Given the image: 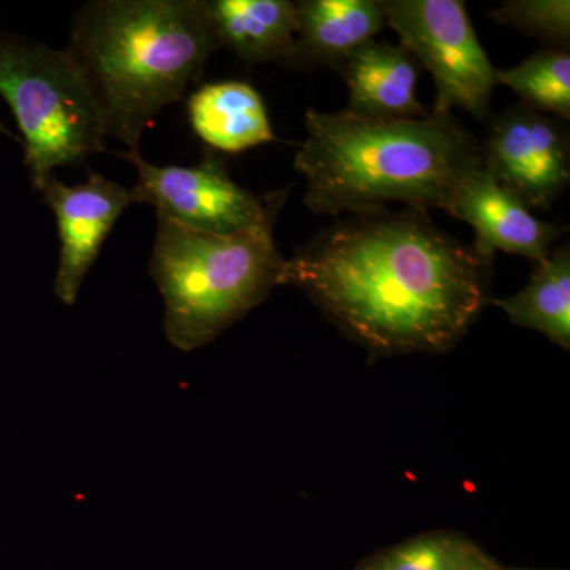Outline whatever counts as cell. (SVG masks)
<instances>
[{"label": "cell", "mask_w": 570, "mask_h": 570, "mask_svg": "<svg viewBox=\"0 0 570 570\" xmlns=\"http://www.w3.org/2000/svg\"><path fill=\"white\" fill-rule=\"evenodd\" d=\"M491 262L441 230L428 212L341 216L285 258L281 285L302 288L373 354H439L489 303Z\"/></svg>", "instance_id": "cell-1"}, {"label": "cell", "mask_w": 570, "mask_h": 570, "mask_svg": "<svg viewBox=\"0 0 570 570\" xmlns=\"http://www.w3.org/2000/svg\"><path fill=\"white\" fill-rule=\"evenodd\" d=\"M305 127L294 164L307 209L321 216L390 204L448 212L460 183L482 168L478 138L452 115L371 119L307 110Z\"/></svg>", "instance_id": "cell-2"}, {"label": "cell", "mask_w": 570, "mask_h": 570, "mask_svg": "<svg viewBox=\"0 0 570 570\" xmlns=\"http://www.w3.org/2000/svg\"><path fill=\"white\" fill-rule=\"evenodd\" d=\"M217 48L205 0H97L78 11L66 50L108 137L140 151L145 130L183 99Z\"/></svg>", "instance_id": "cell-3"}, {"label": "cell", "mask_w": 570, "mask_h": 570, "mask_svg": "<svg viewBox=\"0 0 570 570\" xmlns=\"http://www.w3.org/2000/svg\"><path fill=\"white\" fill-rule=\"evenodd\" d=\"M156 217L149 273L164 299L165 336L178 351L213 343L281 285L275 224L216 235Z\"/></svg>", "instance_id": "cell-4"}, {"label": "cell", "mask_w": 570, "mask_h": 570, "mask_svg": "<svg viewBox=\"0 0 570 570\" xmlns=\"http://www.w3.org/2000/svg\"><path fill=\"white\" fill-rule=\"evenodd\" d=\"M0 97L13 112L39 193L56 168L107 149L102 116L67 50L0 31Z\"/></svg>", "instance_id": "cell-5"}, {"label": "cell", "mask_w": 570, "mask_h": 570, "mask_svg": "<svg viewBox=\"0 0 570 570\" xmlns=\"http://www.w3.org/2000/svg\"><path fill=\"white\" fill-rule=\"evenodd\" d=\"M385 21L436 88L433 115L453 108L485 121L497 70L461 0H382Z\"/></svg>", "instance_id": "cell-6"}, {"label": "cell", "mask_w": 570, "mask_h": 570, "mask_svg": "<svg viewBox=\"0 0 570 570\" xmlns=\"http://www.w3.org/2000/svg\"><path fill=\"white\" fill-rule=\"evenodd\" d=\"M137 171L132 204L156 208L184 227L206 234L230 235L275 224L276 198H261L239 186L213 156L193 167L154 165L140 151H119Z\"/></svg>", "instance_id": "cell-7"}, {"label": "cell", "mask_w": 570, "mask_h": 570, "mask_svg": "<svg viewBox=\"0 0 570 570\" xmlns=\"http://www.w3.org/2000/svg\"><path fill=\"white\" fill-rule=\"evenodd\" d=\"M480 149L483 170L531 209H549L569 186L568 130L527 105L494 116Z\"/></svg>", "instance_id": "cell-8"}, {"label": "cell", "mask_w": 570, "mask_h": 570, "mask_svg": "<svg viewBox=\"0 0 570 570\" xmlns=\"http://www.w3.org/2000/svg\"><path fill=\"white\" fill-rule=\"evenodd\" d=\"M40 194L56 216L61 242L52 291L62 305L71 306L112 227L132 205V195L122 184L97 171H89L85 183L71 186L51 176Z\"/></svg>", "instance_id": "cell-9"}, {"label": "cell", "mask_w": 570, "mask_h": 570, "mask_svg": "<svg viewBox=\"0 0 570 570\" xmlns=\"http://www.w3.org/2000/svg\"><path fill=\"white\" fill-rule=\"evenodd\" d=\"M445 213L474 228L472 246L490 262L502 250L542 264L553 250L551 246L564 234L560 225L535 217L530 206L483 168L460 183Z\"/></svg>", "instance_id": "cell-10"}, {"label": "cell", "mask_w": 570, "mask_h": 570, "mask_svg": "<svg viewBox=\"0 0 570 570\" xmlns=\"http://www.w3.org/2000/svg\"><path fill=\"white\" fill-rule=\"evenodd\" d=\"M420 66L403 47L387 41H367L344 63L352 115L371 119L425 118L430 115L417 99Z\"/></svg>", "instance_id": "cell-11"}, {"label": "cell", "mask_w": 570, "mask_h": 570, "mask_svg": "<svg viewBox=\"0 0 570 570\" xmlns=\"http://www.w3.org/2000/svg\"><path fill=\"white\" fill-rule=\"evenodd\" d=\"M296 39L291 62L340 71L356 50L387 24L382 0L296 2Z\"/></svg>", "instance_id": "cell-12"}, {"label": "cell", "mask_w": 570, "mask_h": 570, "mask_svg": "<svg viewBox=\"0 0 570 570\" xmlns=\"http://www.w3.org/2000/svg\"><path fill=\"white\" fill-rule=\"evenodd\" d=\"M217 47L249 63L291 61L296 7L288 0H205Z\"/></svg>", "instance_id": "cell-13"}, {"label": "cell", "mask_w": 570, "mask_h": 570, "mask_svg": "<svg viewBox=\"0 0 570 570\" xmlns=\"http://www.w3.org/2000/svg\"><path fill=\"white\" fill-rule=\"evenodd\" d=\"M194 132L206 145L224 153H242L276 135L257 89L245 81L209 82L187 100Z\"/></svg>", "instance_id": "cell-14"}, {"label": "cell", "mask_w": 570, "mask_h": 570, "mask_svg": "<svg viewBox=\"0 0 570 570\" xmlns=\"http://www.w3.org/2000/svg\"><path fill=\"white\" fill-rule=\"evenodd\" d=\"M513 325L534 330L554 344L570 348V249L551 250L549 258L535 266L530 283L519 294L493 299Z\"/></svg>", "instance_id": "cell-15"}, {"label": "cell", "mask_w": 570, "mask_h": 570, "mask_svg": "<svg viewBox=\"0 0 570 570\" xmlns=\"http://www.w3.org/2000/svg\"><path fill=\"white\" fill-rule=\"evenodd\" d=\"M497 85L508 86L532 110L560 121L570 119L568 48H542L512 69L497 70Z\"/></svg>", "instance_id": "cell-16"}, {"label": "cell", "mask_w": 570, "mask_h": 570, "mask_svg": "<svg viewBox=\"0 0 570 570\" xmlns=\"http://www.w3.org/2000/svg\"><path fill=\"white\" fill-rule=\"evenodd\" d=\"M480 553L453 534H428L377 554L360 570H464Z\"/></svg>", "instance_id": "cell-17"}, {"label": "cell", "mask_w": 570, "mask_h": 570, "mask_svg": "<svg viewBox=\"0 0 570 570\" xmlns=\"http://www.w3.org/2000/svg\"><path fill=\"white\" fill-rule=\"evenodd\" d=\"M490 17L501 24L553 45L568 48L570 40L569 0H509Z\"/></svg>", "instance_id": "cell-18"}, {"label": "cell", "mask_w": 570, "mask_h": 570, "mask_svg": "<svg viewBox=\"0 0 570 570\" xmlns=\"http://www.w3.org/2000/svg\"><path fill=\"white\" fill-rule=\"evenodd\" d=\"M464 570H504L499 568L498 564H494L493 561L490 560L487 554H483L482 551L471 561V564L468 566Z\"/></svg>", "instance_id": "cell-19"}, {"label": "cell", "mask_w": 570, "mask_h": 570, "mask_svg": "<svg viewBox=\"0 0 570 570\" xmlns=\"http://www.w3.org/2000/svg\"><path fill=\"white\" fill-rule=\"evenodd\" d=\"M517 570H527V569H517Z\"/></svg>", "instance_id": "cell-20"}]
</instances>
